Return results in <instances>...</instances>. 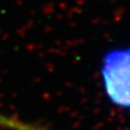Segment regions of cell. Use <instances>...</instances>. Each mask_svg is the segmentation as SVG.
I'll use <instances>...</instances> for the list:
<instances>
[{
    "label": "cell",
    "mask_w": 130,
    "mask_h": 130,
    "mask_svg": "<svg viewBox=\"0 0 130 130\" xmlns=\"http://www.w3.org/2000/svg\"><path fill=\"white\" fill-rule=\"evenodd\" d=\"M0 127L9 130H46L42 126L34 125L15 118H11L0 113Z\"/></svg>",
    "instance_id": "2"
},
{
    "label": "cell",
    "mask_w": 130,
    "mask_h": 130,
    "mask_svg": "<svg viewBox=\"0 0 130 130\" xmlns=\"http://www.w3.org/2000/svg\"><path fill=\"white\" fill-rule=\"evenodd\" d=\"M101 78L109 100L120 108L130 109V46L105 54Z\"/></svg>",
    "instance_id": "1"
}]
</instances>
